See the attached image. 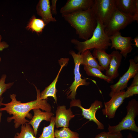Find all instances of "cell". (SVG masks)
I'll list each match as a JSON object with an SVG mask.
<instances>
[{"label": "cell", "mask_w": 138, "mask_h": 138, "mask_svg": "<svg viewBox=\"0 0 138 138\" xmlns=\"http://www.w3.org/2000/svg\"><path fill=\"white\" fill-rule=\"evenodd\" d=\"M35 87L37 93V99L35 100L21 103L20 101L17 100L16 95L14 94L10 95L11 99L10 102L1 103V105L5 106L0 108L1 111H5L10 115H13L12 117H8L7 120L8 122H10L14 120V127L16 129L18 128L20 125L29 122L26 118L30 119L32 118V114L29 112L32 110L39 109L45 111L50 112L51 111V105L46 100L40 98V90L38 89L36 86Z\"/></svg>", "instance_id": "cell-1"}, {"label": "cell", "mask_w": 138, "mask_h": 138, "mask_svg": "<svg viewBox=\"0 0 138 138\" xmlns=\"http://www.w3.org/2000/svg\"><path fill=\"white\" fill-rule=\"evenodd\" d=\"M62 16L75 29L79 38L85 41L91 37L97 25V19L92 7Z\"/></svg>", "instance_id": "cell-2"}, {"label": "cell", "mask_w": 138, "mask_h": 138, "mask_svg": "<svg viewBox=\"0 0 138 138\" xmlns=\"http://www.w3.org/2000/svg\"><path fill=\"white\" fill-rule=\"evenodd\" d=\"M104 26L97 19V26L91 37L84 41H80L76 39L71 40L78 51L77 54H80L86 50L97 49L106 50L111 46L109 37L105 33Z\"/></svg>", "instance_id": "cell-3"}, {"label": "cell", "mask_w": 138, "mask_h": 138, "mask_svg": "<svg viewBox=\"0 0 138 138\" xmlns=\"http://www.w3.org/2000/svg\"><path fill=\"white\" fill-rule=\"evenodd\" d=\"M127 113L119 123L111 126L108 125V131L114 133H121L124 130H129L138 132V127L135 119L138 115V102L135 99L130 100L126 107Z\"/></svg>", "instance_id": "cell-4"}, {"label": "cell", "mask_w": 138, "mask_h": 138, "mask_svg": "<svg viewBox=\"0 0 138 138\" xmlns=\"http://www.w3.org/2000/svg\"><path fill=\"white\" fill-rule=\"evenodd\" d=\"M134 21L132 16L124 14L116 8L104 30L109 37L123 29Z\"/></svg>", "instance_id": "cell-5"}, {"label": "cell", "mask_w": 138, "mask_h": 138, "mask_svg": "<svg viewBox=\"0 0 138 138\" xmlns=\"http://www.w3.org/2000/svg\"><path fill=\"white\" fill-rule=\"evenodd\" d=\"M92 7L97 19L105 26L116 8L115 0H94Z\"/></svg>", "instance_id": "cell-6"}, {"label": "cell", "mask_w": 138, "mask_h": 138, "mask_svg": "<svg viewBox=\"0 0 138 138\" xmlns=\"http://www.w3.org/2000/svg\"><path fill=\"white\" fill-rule=\"evenodd\" d=\"M72 56L74 61V80L67 93V98L72 100L75 99L76 90L78 88L82 85H88L89 83L86 82V79H82L80 72V66L82 65V58L81 54L76 53L72 50L69 52Z\"/></svg>", "instance_id": "cell-7"}, {"label": "cell", "mask_w": 138, "mask_h": 138, "mask_svg": "<svg viewBox=\"0 0 138 138\" xmlns=\"http://www.w3.org/2000/svg\"><path fill=\"white\" fill-rule=\"evenodd\" d=\"M81 104L79 99H73L70 102V107L75 106L79 107L82 110V115L84 118L89 120V121H93L95 123L97 126L98 129L103 130L104 127V125L97 119L96 116L97 111L103 107L102 102L97 100H95L88 109L83 108Z\"/></svg>", "instance_id": "cell-8"}, {"label": "cell", "mask_w": 138, "mask_h": 138, "mask_svg": "<svg viewBox=\"0 0 138 138\" xmlns=\"http://www.w3.org/2000/svg\"><path fill=\"white\" fill-rule=\"evenodd\" d=\"M130 65L127 71L120 78L116 84L111 85V91L109 96L120 91L124 90L127 87L128 82L131 78H133L138 73V63H136L134 60L130 59Z\"/></svg>", "instance_id": "cell-9"}, {"label": "cell", "mask_w": 138, "mask_h": 138, "mask_svg": "<svg viewBox=\"0 0 138 138\" xmlns=\"http://www.w3.org/2000/svg\"><path fill=\"white\" fill-rule=\"evenodd\" d=\"M111 44V49L114 48L119 50L120 53L123 57L126 58L128 54L130 53L133 49L131 37H124L118 31L109 37Z\"/></svg>", "instance_id": "cell-10"}, {"label": "cell", "mask_w": 138, "mask_h": 138, "mask_svg": "<svg viewBox=\"0 0 138 138\" xmlns=\"http://www.w3.org/2000/svg\"><path fill=\"white\" fill-rule=\"evenodd\" d=\"M125 91L123 90L110 96L111 99L105 103V108L102 110L103 115L109 119L114 117L117 110L125 99L124 96Z\"/></svg>", "instance_id": "cell-11"}, {"label": "cell", "mask_w": 138, "mask_h": 138, "mask_svg": "<svg viewBox=\"0 0 138 138\" xmlns=\"http://www.w3.org/2000/svg\"><path fill=\"white\" fill-rule=\"evenodd\" d=\"M94 0H68L60 10L62 14H67L85 10L93 6Z\"/></svg>", "instance_id": "cell-12"}, {"label": "cell", "mask_w": 138, "mask_h": 138, "mask_svg": "<svg viewBox=\"0 0 138 138\" xmlns=\"http://www.w3.org/2000/svg\"><path fill=\"white\" fill-rule=\"evenodd\" d=\"M55 125L57 128L61 127H68L69 122L75 115L70 108L67 109L64 105L58 106L56 111Z\"/></svg>", "instance_id": "cell-13"}, {"label": "cell", "mask_w": 138, "mask_h": 138, "mask_svg": "<svg viewBox=\"0 0 138 138\" xmlns=\"http://www.w3.org/2000/svg\"><path fill=\"white\" fill-rule=\"evenodd\" d=\"M68 58H61L59 61L60 65V68L55 78L52 82L48 86L45 87L44 89L40 93V96L42 99L45 100L49 97H52L54 98L55 102H57L56 93L57 90L56 85L58 78L63 68L65 65L69 60Z\"/></svg>", "instance_id": "cell-14"}, {"label": "cell", "mask_w": 138, "mask_h": 138, "mask_svg": "<svg viewBox=\"0 0 138 138\" xmlns=\"http://www.w3.org/2000/svg\"><path fill=\"white\" fill-rule=\"evenodd\" d=\"M37 13L41 16L46 24L51 22H55L57 20L52 16L49 0H40L36 6Z\"/></svg>", "instance_id": "cell-15"}, {"label": "cell", "mask_w": 138, "mask_h": 138, "mask_svg": "<svg viewBox=\"0 0 138 138\" xmlns=\"http://www.w3.org/2000/svg\"><path fill=\"white\" fill-rule=\"evenodd\" d=\"M111 58L109 68L106 71L105 75L112 80L115 79L119 76L118 69L120 65L123 56L118 50H114L110 54Z\"/></svg>", "instance_id": "cell-16"}, {"label": "cell", "mask_w": 138, "mask_h": 138, "mask_svg": "<svg viewBox=\"0 0 138 138\" xmlns=\"http://www.w3.org/2000/svg\"><path fill=\"white\" fill-rule=\"evenodd\" d=\"M32 110L34 116L28 123L32 127L34 136L36 137L38 129L41 122L43 120L50 122L53 114L51 112L42 111L39 109H35Z\"/></svg>", "instance_id": "cell-17"}, {"label": "cell", "mask_w": 138, "mask_h": 138, "mask_svg": "<svg viewBox=\"0 0 138 138\" xmlns=\"http://www.w3.org/2000/svg\"><path fill=\"white\" fill-rule=\"evenodd\" d=\"M115 5L116 8L120 12L133 17L135 0H115Z\"/></svg>", "instance_id": "cell-18"}, {"label": "cell", "mask_w": 138, "mask_h": 138, "mask_svg": "<svg viewBox=\"0 0 138 138\" xmlns=\"http://www.w3.org/2000/svg\"><path fill=\"white\" fill-rule=\"evenodd\" d=\"M106 50L95 48L92 55L95 58L98 59L99 65L104 70L107 71L109 69L111 56L110 54L106 53Z\"/></svg>", "instance_id": "cell-19"}, {"label": "cell", "mask_w": 138, "mask_h": 138, "mask_svg": "<svg viewBox=\"0 0 138 138\" xmlns=\"http://www.w3.org/2000/svg\"><path fill=\"white\" fill-rule=\"evenodd\" d=\"M81 54L82 58V65L96 68L101 71L104 70L98 64L97 61L93 56L89 50H86Z\"/></svg>", "instance_id": "cell-20"}, {"label": "cell", "mask_w": 138, "mask_h": 138, "mask_svg": "<svg viewBox=\"0 0 138 138\" xmlns=\"http://www.w3.org/2000/svg\"><path fill=\"white\" fill-rule=\"evenodd\" d=\"M47 25L41 19L33 15L28 22L26 28L28 30L37 33H41Z\"/></svg>", "instance_id": "cell-21"}, {"label": "cell", "mask_w": 138, "mask_h": 138, "mask_svg": "<svg viewBox=\"0 0 138 138\" xmlns=\"http://www.w3.org/2000/svg\"><path fill=\"white\" fill-rule=\"evenodd\" d=\"M83 66L84 70L88 75L99 78L109 83H113V80L111 79L108 76L103 74L101 71L98 68L90 67L85 65H83Z\"/></svg>", "instance_id": "cell-22"}, {"label": "cell", "mask_w": 138, "mask_h": 138, "mask_svg": "<svg viewBox=\"0 0 138 138\" xmlns=\"http://www.w3.org/2000/svg\"><path fill=\"white\" fill-rule=\"evenodd\" d=\"M34 136V131L28 122L22 125L21 131L17 133L13 138H36Z\"/></svg>", "instance_id": "cell-23"}, {"label": "cell", "mask_w": 138, "mask_h": 138, "mask_svg": "<svg viewBox=\"0 0 138 138\" xmlns=\"http://www.w3.org/2000/svg\"><path fill=\"white\" fill-rule=\"evenodd\" d=\"M55 138H80L77 132L72 131L68 127H63L54 130Z\"/></svg>", "instance_id": "cell-24"}, {"label": "cell", "mask_w": 138, "mask_h": 138, "mask_svg": "<svg viewBox=\"0 0 138 138\" xmlns=\"http://www.w3.org/2000/svg\"><path fill=\"white\" fill-rule=\"evenodd\" d=\"M55 118V117L53 116L51 117L49 125L44 127L41 135L36 138H55L54 130Z\"/></svg>", "instance_id": "cell-25"}, {"label": "cell", "mask_w": 138, "mask_h": 138, "mask_svg": "<svg viewBox=\"0 0 138 138\" xmlns=\"http://www.w3.org/2000/svg\"><path fill=\"white\" fill-rule=\"evenodd\" d=\"M6 77V74H3L0 79V98L2 94L7 89L10 88L14 84L13 82L5 83Z\"/></svg>", "instance_id": "cell-26"}, {"label": "cell", "mask_w": 138, "mask_h": 138, "mask_svg": "<svg viewBox=\"0 0 138 138\" xmlns=\"http://www.w3.org/2000/svg\"><path fill=\"white\" fill-rule=\"evenodd\" d=\"M122 133H114L109 131H103L97 135L94 138H123Z\"/></svg>", "instance_id": "cell-27"}, {"label": "cell", "mask_w": 138, "mask_h": 138, "mask_svg": "<svg viewBox=\"0 0 138 138\" xmlns=\"http://www.w3.org/2000/svg\"><path fill=\"white\" fill-rule=\"evenodd\" d=\"M138 94V85L133 86H129L127 88L124 93L125 98H128Z\"/></svg>", "instance_id": "cell-28"}, {"label": "cell", "mask_w": 138, "mask_h": 138, "mask_svg": "<svg viewBox=\"0 0 138 138\" xmlns=\"http://www.w3.org/2000/svg\"><path fill=\"white\" fill-rule=\"evenodd\" d=\"M135 6L134 10V14L133 16L134 21H136L138 22V0H135Z\"/></svg>", "instance_id": "cell-29"}, {"label": "cell", "mask_w": 138, "mask_h": 138, "mask_svg": "<svg viewBox=\"0 0 138 138\" xmlns=\"http://www.w3.org/2000/svg\"><path fill=\"white\" fill-rule=\"evenodd\" d=\"M57 0H52L51 5V9L52 14L56 15L57 12L56 7V4Z\"/></svg>", "instance_id": "cell-30"}, {"label": "cell", "mask_w": 138, "mask_h": 138, "mask_svg": "<svg viewBox=\"0 0 138 138\" xmlns=\"http://www.w3.org/2000/svg\"><path fill=\"white\" fill-rule=\"evenodd\" d=\"M138 85V73L134 77L133 80L130 86Z\"/></svg>", "instance_id": "cell-31"}, {"label": "cell", "mask_w": 138, "mask_h": 138, "mask_svg": "<svg viewBox=\"0 0 138 138\" xmlns=\"http://www.w3.org/2000/svg\"><path fill=\"white\" fill-rule=\"evenodd\" d=\"M9 47L8 43L5 41L0 42V51L7 48Z\"/></svg>", "instance_id": "cell-32"}, {"label": "cell", "mask_w": 138, "mask_h": 138, "mask_svg": "<svg viewBox=\"0 0 138 138\" xmlns=\"http://www.w3.org/2000/svg\"><path fill=\"white\" fill-rule=\"evenodd\" d=\"M135 42V47H138V37L137 36L133 39Z\"/></svg>", "instance_id": "cell-33"}, {"label": "cell", "mask_w": 138, "mask_h": 138, "mask_svg": "<svg viewBox=\"0 0 138 138\" xmlns=\"http://www.w3.org/2000/svg\"><path fill=\"white\" fill-rule=\"evenodd\" d=\"M3 98H2V97H1L0 98V123L1 122V116H2V113L1 112V110H0V107H1V103L2 102V101L3 100Z\"/></svg>", "instance_id": "cell-34"}, {"label": "cell", "mask_w": 138, "mask_h": 138, "mask_svg": "<svg viewBox=\"0 0 138 138\" xmlns=\"http://www.w3.org/2000/svg\"><path fill=\"white\" fill-rule=\"evenodd\" d=\"M127 138H134L133 137L132 134L129 133L127 136Z\"/></svg>", "instance_id": "cell-35"}, {"label": "cell", "mask_w": 138, "mask_h": 138, "mask_svg": "<svg viewBox=\"0 0 138 138\" xmlns=\"http://www.w3.org/2000/svg\"><path fill=\"white\" fill-rule=\"evenodd\" d=\"M2 37L1 36L0 34V42L1 41Z\"/></svg>", "instance_id": "cell-36"}, {"label": "cell", "mask_w": 138, "mask_h": 138, "mask_svg": "<svg viewBox=\"0 0 138 138\" xmlns=\"http://www.w3.org/2000/svg\"><path fill=\"white\" fill-rule=\"evenodd\" d=\"M1 57H0V63L1 62Z\"/></svg>", "instance_id": "cell-37"}]
</instances>
